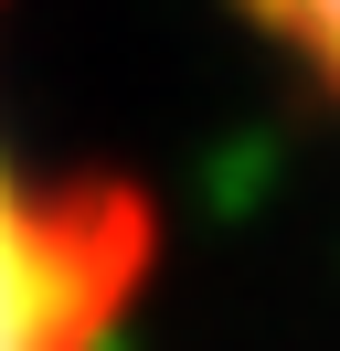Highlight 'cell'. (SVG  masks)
<instances>
[{"label": "cell", "mask_w": 340, "mask_h": 351, "mask_svg": "<svg viewBox=\"0 0 340 351\" xmlns=\"http://www.w3.org/2000/svg\"><path fill=\"white\" fill-rule=\"evenodd\" d=\"M149 287L160 202L127 171L32 149L0 96V351H127Z\"/></svg>", "instance_id": "6da1fadb"}, {"label": "cell", "mask_w": 340, "mask_h": 351, "mask_svg": "<svg viewBox=\"0 0 340 351\" xmlns=\"http://www.w3.org/2000/svg\"><path fill=\"white\" fill-rule=\"evenodd\" d=\"M223 11L319 117H340V0H223Z\"/></svg>", "instance_id": "7a4b0ae2"}]
</instances>
